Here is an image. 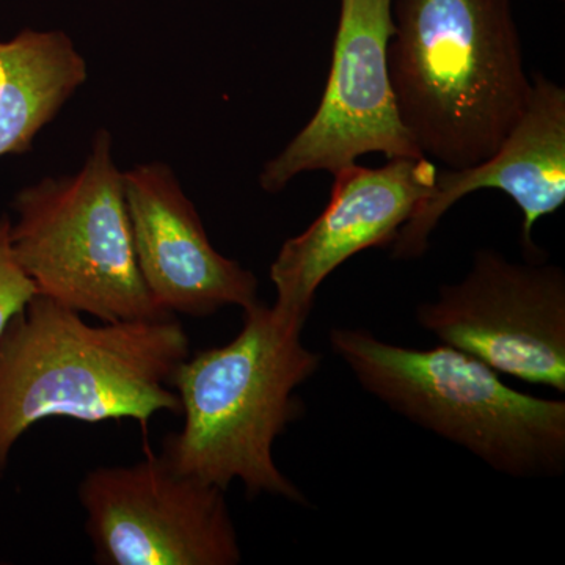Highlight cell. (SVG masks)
Returning <instances> with one entry per match:
<instances>
[{
  "mask_svg": "<svg viewBox=\"0 0 565 565\" xmlns=\"http://www.w3.org/2000/svg\"><path fill=\"white\" fill-rule=\"evenodd\" d=\"M416 322L498 374L565 393V274L556 264L481 248L462 280L418 305Z\"/></svg>",
  "mask_w": 565,
  "mask_h": 565,
  "instance_id": "8992f818",
  "label": "cell"
},
{
  "mask_svg": "<svg viewBox=\"0 0 565 565\" xmlns=\"http://www.w3.org/2000/svg\"><path fill=\"white\" fill-rule=\"evenodd\" d=\"M390 79L424 158L459 170L484 161L533 90L512 0H393Z\"/></svg>",
  "mask_w": 565,
  "mask_h": 565,
  "instance_id": "7a4b0ae2",
  "label": "cell"
},
{
  "mask_svg": "<svg viewBox=\"0 0 565 565\" xmlns=\"http://www.w3.org/2000/svg\"><path fill=\"white\" fill-rule=\"evenodd\" d=\"M87 77V62L63 31L24 29L0 41V158L31 151Z\"/></svg>",
  "mask_w": 565,
  "mask_h": 565,
  "instance_id": "7c38bea8",
  "label": "cell"
},
{
  "mask_svg": "<svg viewBox=\"0 0 565 565\" xmlns=\"http://www.w3.org/2000/svg\"><path fill=\"white\" fill-rule=\"evenodd\" d=\"M302 330L258 302L244 310L234 340L189 355L177 367L172 386L184 426L163 438L161 455L173 470L222 490L241 481L250 498L308 504L273 455L275 440L305 414L296 390L322 363L305 348Z\"/></svg>",
  "mask_w": 565,
  "mask_h": 565,
  "instance_id": "3957f363",
  "label": "cell"
},
{
  "mask_svg": "<svg viewBox=\"0 0 565 565\" xmlns=\"http://www.w3.org/2000/svg\"><path fill=\"white\" fill-rule=\"evenodd\" d=\"M10 230V218L0 215V334L11 319L36 296L35 285L14 256Z\"/></svg>",
  "mask_w": 565,
  "mask_h": 565,
  "instance_id": "4fadbf2b",
  "label": "cell"
},
{
  "mask_svg": "<svg viewBox=\"0 0 565 565\" xmlns=\"http://www.w3.org/2000/svg\"><path fill=\"white\" fill-rule=\"evenodd\" d=\"M393 0H341L332 65L311 120L264 166L259 185L278 193L302 173H337L363 156L424 158L394 98L388 46Z\"/></svg>",
  "mask_w": 565,
  "mask_h": 565,
  "instance_id": "ba28073f",
  "label": "cell"
},
{
  "mask_svg": "<svg viewBox=\"0 0 565 565\" xmlns=\"http://www.w3.org/2000/svg\"><path fill=\"white\" fill-rule=\"evenodd\" d=\"M10 237L36 294L103 322L167 318L141 277L125 177L99 129L81 172L17 193Z\"/></svg>",
  "mask_w": 565,
  "mask_h": 565,
  "instance_id": "5b68a950",
  "label": "cell"
},
{
  "mask_svg": "<svg viewBox=\"0 0 565 565\" xmlns=\"http://www.w3.org/2000/svg\"><path fill=\"white\" fill-rule=\"evenodd\" d=\"M141 277L170 315L206 318L225 307L262 302L258 278L215 250L202 218L162 162L122 172Z\"/></svg>",
  "mask_w": 565,
  "mask_h": 565,
  "instance_id": "30bf717a",
  "label": "cell"
},
{
  "mask_svg": "<svg viewBox=\"0 0 565 565\" xmlns=\"http://www.w3.org/2000/svg\"><path fill=\"white\" fill-rule=\"evenodd\" d=\"M437 177V166L427 158L388 159L377 169L352 163L333 173L326 210L281 245L270 266L274 310L305 327L327 277L359 253L392 247Z\"/></svg>",
  "mask_w": 565,
  "mask_h": 565,
  "instance_id": "9c48e42d",
  "label": "cell"
},
{
  "mask_svg": "<svg viewBox=\"0 0 565 565\" xmlns=\"http://www.w3.org/2000/svg\"><path fill=\"white\" fill-rule=\"evenodd\" d=\"M505 193L523 215V248L535 258V223L565 203V90L544 74H535L530 102L511 132L484 161L467 169L438 172L392 244L399 262L423 258L430 236L446 212L463 196L487 191Z\"/></svg>",
  "mask_w": 565,
  "mask_h": 565,
  "instance_id": "8fae6325",
  "label": "cell"
},
{
  "mask_svg": "<svg viewBox=\"0 0 565 565\" xmlns=\"http://www.w3.org/2000/svg\"><path fill=\"white\" fill-rule=\"evenodd\" d=\"M85 530L102 565H236L243 561L225 490L178 473L162 456L88 471Z\"/></svg>",
  "mask_w": 565,
  "mask_h": 565,
  "instance_id": "52a82bcc",
  "label": "cell"
},
{
  "mask_svg": "<svg viewBox=\"0 0 565 565\" xmlns=\"http://www.w3.org/2000/svg\"><path fill=\"white\" fill-rule=\"evenodd\" d=\"M329 341L375 399L497 473L515 479L564 475V399L519 392L486 363L445 344L404 348L349 327L330 330Z\"/></svg>",
  "mask_w": 565,
  "mask_h": 565,
  "instance_id": "277c9868",
  "label": "cell"
},
{
  "mask_svg": "<svg viewBox=\"0 0 565 565\" xmlns=\"http://www.w3.org/2000/svg\"><path fill=\"white\" fill-rule=\"evenodd\" d=\"M189 355L174 316L90 326L36 294L0 334V478L18 440L44 419L145 426L181 414L172 379Z\"/></svg>",
  "mask_w": 565,
  "mask_h": 565,
  "instance_id": "6da1fadb",
  "label": "cell"
}]
</instances>
